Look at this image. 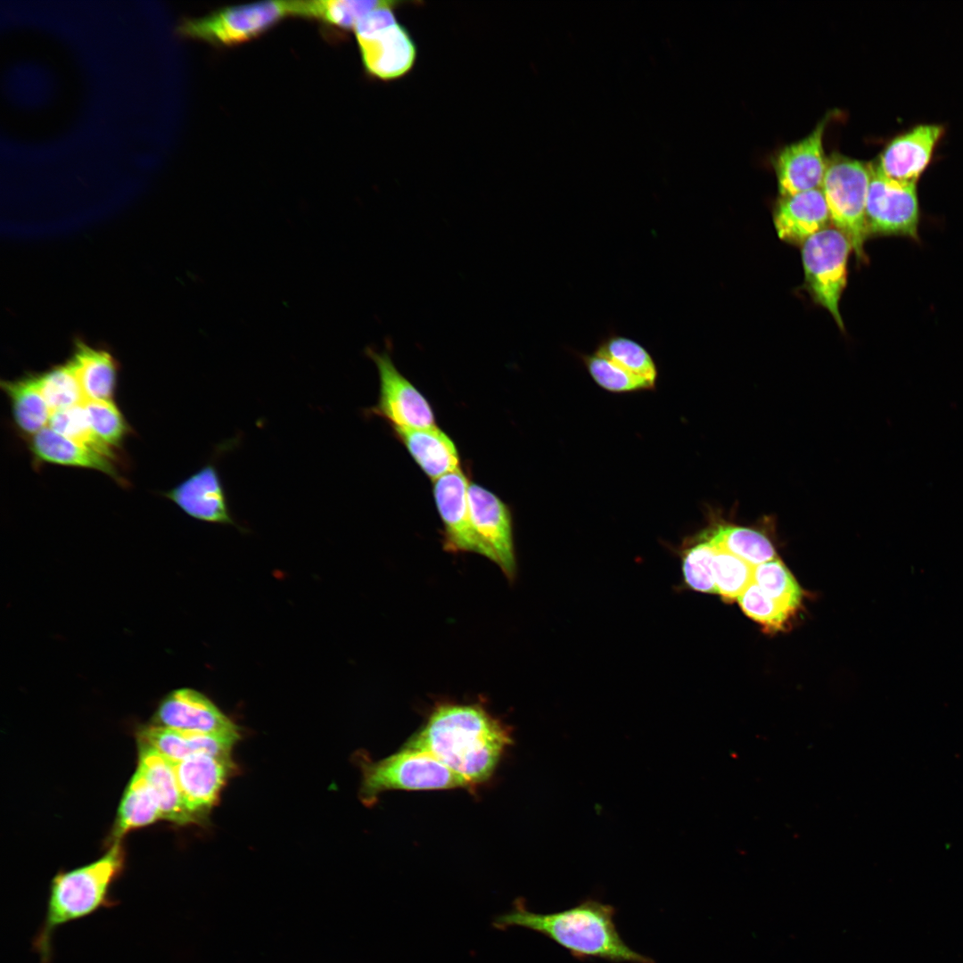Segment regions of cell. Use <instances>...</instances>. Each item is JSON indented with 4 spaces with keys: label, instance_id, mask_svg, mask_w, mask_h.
<instances>
[{
    "label": "cell",
    "instance_id": "cell-1",
    "mask_svg": "<svg viewBox=\"0 0 963 963\" xmlns=\"http://www.w3.org/2000/svg\"><path fill=\"white\" fill-rule=\"evenodd\" d=\"M512 743L506 728L478 704H440L405 747L425 752L472 786L489 779Z\"/></svg>",
    "mask_w": 963,
    "mask_h": 963
},
{
    "label": "cell",
    "instance_id": "cell-2",
    "mask_svg": "<svg viewBox=\"0 0 963 963\" xmlns=\"http://www.w3.org/2000/svg\"><path fill=\"white\" fill-rule=\"evenodd\" d=\"M616 909L596 899L556 912L530 910L523 900L493 920L495 928L522 927L540 934L579 959H599L613 963H654L628 946L614 921Z\"/></svg>",
    "mask_w": 963,
    "mask_h": 963
},
{
    "label": "cell",
    "instance_id": "cell-3",
    "mask_svg": "<svg viewBox=\"0 0 963 963\" xmlns=\"http://www.w3.org/2000/svg\"><path fill=\"white\" fill-rule=\"evenodd\" d=\"M124 868V852L119 841L98 860L59 872L50 885L45 916L32 941L40 963H51L53 939L61 926L115 907L111 887Z\"/></svg>",
    "mask_w": 963,
    "mask_h": 963
},
{
    "label": "cell",
    "instance_id": "cell-4",
    "mask_svg": "<svg viewBox=\"0 0 963 963\" xmlns=\"http://www.w3.org/2000/svg\"><path fill=\"white\" fill-rule=\"evenodd\" d=\"M870 181V164L833 153L821 185L830 220L852 243L859 259H865L864 243L868 236L866 204Z\"/></svg>",
    "mask_w": 963,
    "mask_h": 963
},
{
    "label": "cell",
    "instance_id": "cell-5",
    "mask_svg": "<svg viewBox=\"0 0 963 963\" xmlns=\"http://www.w3.org/2000/svg\"><path fill=\"white\" fill-rule=\"evenodd\" d=\"M292 16V1H268L226 6L199 18H185L177 28L181 37L216 46H233L263 35Z\"/></svg>",
    "mask_w": 963,
    "mask_h": 963
},
{
    "label": "cell",
    "instance_id": "cell-6",
    "mask_svg": "<svg viewBox=\"0 0 963 963\" xmlns=\"http://www.w3.org/2000/svg\"><path fill=\"white\" fill-rule=\"evenodd\" d=\"M472 785L431 754L404 747L364 769L361 788L365 801L388 790H432L470 787Z\"/></svg>",
    "mask_w": 963,
    "mask_h": 963
},
{
    "label": "cell",
    "instance_id": "cell-7",
    "mask_svg": "<svg viewBox=\"0 0 963 963\" xmlns=\"http://www.w3.org/2000/svg\"><path fill=\"white\" fill-rule=\"evenodd\" d=\"M802 245L807 287L815 300L827 309L837 325L844 329L839 300L846 285L852 243L839 229L827 226Z\"/></svg>",
    "mask_w": 963,
    "mask_h": 963
},
{
    "label": "cell",
    "instance_id": "cell-8",
    "mask_svg": "<svg viewBox=\"0 0 963 963\" xmlns=\"http://www.w3.org/2000/svg\"><path fill=\"white\" fill-rule=\"evenodd\" d=\"M919 222L916 183L889 178L876 164H870L866 204L868 235H899L918 240Z\"/></svg>",
    "mask_w": 963,
    "mask_h": 963
},
{
    "label": "cell",
    "instance_id": "cell-9",
    "mask_svg": "<svg viewBox=\"0 0 963 963\" xmlns=\"http://www.w3.org/2000/svg\"><path fill=\"white\" fill-rule=\"evenodd\" d=\"M379 375L377 403L369 411L382 416L391 427L429 429L436 427L434 413L424 396L396 367L387 351L366 350Z\"/></svg>",
    "mask_w": 963,
    "mask_h": 963
},
{
    "label": "cell",
    "instance_id": "cell-10",
    "mask_svg": "<svg viewBox=\"0 0 963 963\" xmlns=\"http://www.w3.org/2000/svg\"><path fill=\"white\" fill-rule=\"evenodd\" d=\"M468 502L484 557L498 564L507 579H514L516 561L509 508L493 492L474 482L469 483Z\"/></svg>",
    "mask_w": 963,
    "mask_h": 963
},
{
    "label": "cell",
    "instance_id": "cell-11",
    "mask_svg": "<svg viewBox=\"0 0 963 963\" xmlns=\"http://www.w3.org/2000/svg\"><path fill=\"white\" fill-rule=\"evenodd\" d=\"M365 71L383 81L400 78L414 67L417 48L397 19L355 35Z\"/></svg>",
    "mask_w": 963,
    "mask_h": 963
},
{
    "label": "cell",
    "instance_id": "cell-12",
    "mask_svg": "<svg viewBox=\"0 0 963 963\" xmlns=\"http://www.w3.org/2000/svg\"><path fill=\"white\" fill-rule=\"evenodd\" d=\"M469 483L460 468L433 482L434 501L443 524V546L449 552H473L484 556L472 524Z\"/></svg>",
    "mask_w": 963,
    "mask_h": 963
},
{
    "label": "cell",
    "instance_id": "cell-13",
    "mask_svg": "<svg viewBox=\"0 0 963 963\" xmlns=\"http://www.w3.org/2000/svg\"><path fill=\"white\" fill-rule=\"evenodd\" d=\"M827 122L822 119L807 136L778 153L774 167L781 197L821 188L827 165L823 148Z\"/></svg>",
    "mask_w": 963,
    "mask_h": 963
},
{
    "label": "cell",
    "instance_id": "cell-14",
    "mask_svg": "<svg viewBox=\"0 0 963 963\" xmlns=\"http://www.w3.org/2000/svg\"><path fill=\"white\" fill-rule=\"evenodd\" d=\"M172 764L184 805L199 820L218 800L232 770L231 758L197 753Z\"/></svg>",
    "mask_w": 963,
    "mask_h": 963
},
{
    "label": "cell",
    "instance_id": "cell-15",
    "mask_svg": "<svg viewBox=\"0 0 963 963\" xmlns=\"http://www.w3.org/2000/svg\"><path fill=\"white\" fill-rule=\"evenodd\" d=\"M154 725L196 733L240 735L236 725L210 699L191 688L168 695L159 706Z\"/></svg>",
    "mask_w": 963,
    "mask_h": 963
},
{
    "label": "cell",
    "instance_id": "cell-16",
    "mask_svg": "<svg viewBox=\"0 0 963 963\" xmlns=\"http://www.w3.org/2000/svg\"><path fill=\"white\" fill-rule=\"evenodd\" d=\"M189 516L210 523L236 524L217 465L208 463L166 493Z\"/></svg>",
    "mask_w": 963,
    "mask_h": 963
},
{
    "label": "cell",
    "instance_id": "cell-17",
    "mask_svg": "<svg viewBox=\"0 0 963 963\" xmlns=\"http://www.w3.org/2000/svg\"><path fill=\"white\" fill-rule=\"evenodd\" d=\"M942 132L937 124H921L895 136L881 153L877 169L889 178L916 183L926 169Z\"/></svg>",
    "mask_w": 963,
    "mask_h": 963
},
{
    "label": "cell",
    "instance_id": "cell-18",
    "mask_svg": "<svg viewBox=\"0 0 963 963\" xmlns=\"http://www.w3.org/2000/svg\"><path fill=\"white\" fill-rule=\"evenodd\" d=\"M830 215L821 188L809 190L779 200L774 225L780 239L802 244L827 227Z\"/></svg>",
    "mask_w": 963,
    "mask_h": 963
},
{
    "label": "cell",
    "instance_id": "cell-19",
    "mask_svg": "<svg viewBox=\"0 0 963 963\" xmlns=\"http://www.w3.org/2000/svg\"><path fill=\"white\" fill-rule=\"evenodd\" d=\"M139 742L145 744L171 761H178L197 753L230 756L239 735L206 734L182 731L160 726L141 729Z\"/></svg>",
    "mask_w": 963,
    "mask_h": 963
},
{
    "label": "cell",
    "instance_id": "cell-20",
    "mask_svg": "<svg viewBox=\"0 0 963 963\" xmlns=\"http://www.w3.org/2000/svg\"><path fill=\"white\" fill-rule=\"evenodd\" d=\"M410 456L433 482L459 468L453 440L438 426L429 429L393 428Z\"/></svg>",
    "mask_w": 963,
    "mask_h": 963
},
{
    "label": "cell",
    "instance_id": "cell-21",
    "mask_svg": "<svg viewBox=\"0 0 963 963\" xmlns=\"http://www.w3.org/2000/svg\"><path fill=\"white\" fill-rule=\"evenodd\" d=\"M137 770L151 786L164 819L185 825L197 819L184 805L172 761L152 747L139 742Z\"/></svg>",
    "mask_w": 963,
    "mask_h": 963
},
{
    "label": "cell",
    "instance_id": "cell-22",
    "mask_svg": "<svg viewBox=\"0 0 963 963\" xmlns=\"http://www.w3.org/2000/svg\"><path fill=\"white\" fill-rule=\"evenodd\" d=\"M31 451L42 462L89 468L119 481L111 459L45 427L33 435Z\"/></svg>",
    "mask_w": 963,
    "mask_h": 963
},
{
    "label": "cell",
    "instance_id": "cell-23",
    "mask_svg": "<svg viewBox=\"0 0 963 963\" xmlns=\"http://www.w3.org/2000/svg\"><path fill=\"white\" fill-rule=\"evenodd\" d=\"M77 371L86 400H112L117 367L105 350L78 343L70 359Z\"/></svg>",
    "mask_w": 963,
    "mask_h": 963
},
{
    "label": "cell",
    "instance_id": "cell-24",
    "mask_svg": "<svg viewBox=\"0 0 963 963\" xmlns=\"http://www.w3.org/2000/svg\"><path fill=\"white\" fill-rule=\"evenodd\" d=\"M1 387L10 399L13 419L22 432L35 435L48 425L52 412L40 390L37 376L5 381Z\"/></svg>",
    "mask_w": 963,
    "mask_h": 963
},
{
    "label": "cell",
    "instance_id": "cell-25",
    "mask_svg": "<svg viewBox=\"0 0 963 963\" xmlns=\"http://www.w3.org/2000/svg\"><path fill=\"white\" fill-rule=\"evenodd\" d=\"M160 819L159 802L144 776L136 770L123 794L112 835L119 839L128 831Z\"/></svg>",
    "mask_w": 963,
    "mask_h": 963
},
{
    "label": "cell",
    "instance_id": "cell-26",
    "mask_svg": "<svg viewBox=\"0 0 963 963\" xmlns=\"http://www.w3.org/2000/svg\"><path fill=\"white\" fill-rule=\"evenodd\" d=\"M386 1L311 0L292 1V16L317 21L342 30L354 29L367 12Z\"/></svg>",
    "mask_w": 963,
    "mask_h": 963
},
{
    "label": "cell",
    "instance_id": "cell-27",
    "mask_svg": "<svg viewBox=\"0 0 963 963\" xmlns=\"http://www.w3.org/2000/svg\"><path fill=\"white\" fill-rule=\"evenodd\" d=\"M710 539L717 547L740 557L753 566L777 558L775 548L768 537L752 528L720 525Z\"/></svg>",
    "mask_w": 963,
    "mask_h": 963
},
{
    "label": "cell",
    "instance_id": "cell-28",
    "mask_svg": "<svg viewBox=\"0 0 963 963\" xmlns=\"http://www.w3.org/2000/svg\"><path fill=\"white\" fill-rule=\"evenodd\" d=\"M595 351L654 387L657 378L654 360L635 340L611 331L598 342Z\"/></svg>",
    "mask_w": 963,
    "mask_h": 963
},
{
    "label": "cell",
    "instance_id": "cell-29",
    "mask_svg": "<svg viewBox=\"0 0 963 963\" xmlns=\"http://www.w3.org/2000/svg\"><path fill=\"white\" fill-rule=\"evenodd\" d=\"M753 582L789 612L794 613L799 608L802 588L778 557L753 567Z\"/></svg>",
    "mask_w": 963,
    "mask_h": 963
},
{
    "label": "cell",
    "instance_id": "cell-30",
    "mask_svg": "<svg viewBox=\"0 0 963 963\" xmlns=\"http://www.w3.org/2000/svg\"><path fill=\"white\" fill-rule=\"evenodd\" d=\"M51 412L84 403L85 395L71 360L37 376Z\"/></svg>",
    "mask_w": 963,
    "mask_h": 963
},
{
    "label": "cell",
    "instance_id": "cell-31",
    "mask_svg": "<svg viewBox=\"0 0 963 963\" xmlns=\"http://www.w3.org/2000/svg\"><path fill=\"white\" fill-rule=\"evenodd\" d=\"M47 426L57 433L95 450L111 460L115 459L112 448L102 441L91 428L83 403L53 411Z\"/></svg>",
    "mask_w": 963,
    "mask_h": 963
},
{
    "label": "cell",
    "instance_id": "cell-32",
    "mask_svg": "<svg viewBox=\"0 0 963 963\" xmlns=\"http://www.w3.org/2000/svg\"><path fill=\"white\" fill-rule=\"evenodd\" d=\"M753 567L740 557L717 547L713 561V578L722 599L737 597L753 582Z\"/></svg>",
    "mask_w": 963,
    "mask_h": 963
},
{
    "label": "cell",
    "instance_id": "cell-33",
    "mask_svg": "<svg viewBox=\"0 0 963 963\" xmlns=\"http://www.w3.org/2000/svg\"><path fill=\"white\" fill-rule=\"evenodd\" d=\"M592 379L612 392H629L654 388L645 380L629 373L610 358L594 350L580 356Z\"/></svg>",
    "mask_w": 963,
    "mask_h": 963
},
{
    "label": "cell",
    "instance_id": "cell-34",
    "mask_svg": "<svg viewBox=\"0 0 963 963\" xmlns=\"http://www.w3.org/2000/svg\"><path fill=\"white\" fill-rule=\"evenodd\" d=\"M717 547L710 537L688 548L682 561V572L686 584L693 590L716 593L713 578V561Z\"/></svg>",
    "mask_w": 963,
    "mask_h": 963
},
{
    "label": "cell",
    "instance_id": "cell-35",
    "mask_svg": "<svg viewBox=\"0 0 963 963\" xmlns=\"http://www.w3.org/2000/svg\"><path fill=\"white\" fill-rule=\"evenodd\" d=\"M83 407L96 436L111 448L119 446L128 428L112 400H85Z\"/></svg>",
    "mask_w": 963,
    "mask_h": 963
},
{
    "label": "cell",
    "instance_id": "cell-36",
    "mask_svg": "<svg viewBox=\"0 0 963 963\" xmlns=\"http://www.w3.org/2000/svg\"><path fill=\"white\" fill-rule=\"evenodd\" d=\"M743 612L770 630H783L793 613L781 606L753 582L738 597Z\"/></svg>",
    "mask_w": 963,
    "mask_h": 963
}]
</instances>
